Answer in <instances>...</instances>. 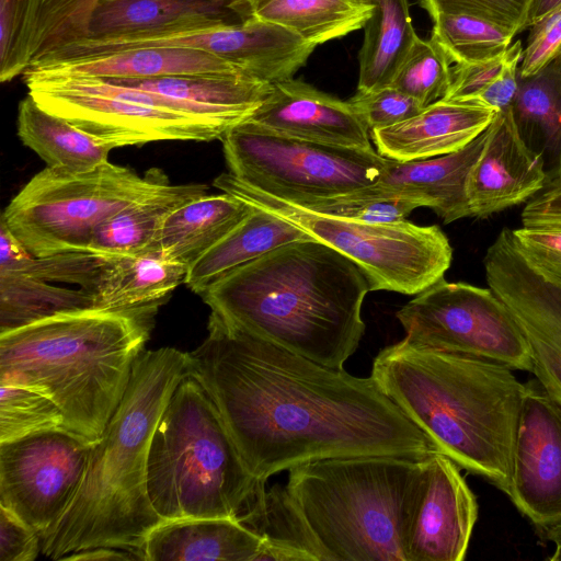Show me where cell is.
Segmentation results:
<instances>
[{
  "instance_id": "1",
  "label": "cell",
  "mask_w": 561,
  "mask_h": 561,
  "mask_svg": "<svg viewBox=\"0 0 561 561\" xmlns=\"http://www.w3.org/2000/svg\"><path fill=\"white\" fill-rule=\"evenodd\" d=\"M207 330L187 353V374L213 399L259 481L323 458L439 451L371 376L319 364L215 312Z\"/></svg>"
},
{
  "instance_id": "2",
  "label": "cell",
  "mask_w": 561,
  "mask_h": 561,
  "mask_svg": "<svg viewBox=\"0 0 561 561\" xmlns=\"http://www.w3.org/2000/svg\"><path fill=\"white\" fill-rule=\"evenodd\" d=\"M370 290L351 259L316 240L277 247L233 270L201 297L234 325L331 368H343L365 333Z\"/></svg>"
},
{
  "instance_id": "3",
  "label": "cell",
  "mask_w": 561,
  "mask_h": 561,
  "mask_svg": "<svg viewBox=\"0 0 561 561\" xmlns=\"http://www.w3.org/2000/svg\"><path fill=\"white\" fill-rule=\"evenodd\" d=\"M513 370L402 339L380 350L371 377L440 453L507 495L524 393Z\"/></svg>"
},
{
  "instance_id": "4",
  "label": "cell",
  "mask_w": 561,
  "mask_h": 561,
  "mask_svg": "<svg viewBox=\"0 0 561 561\" xmlns=\"http://www.w3.org/2000/svg\"><path fill=\"white\" fill-rule=\"evenodd\" d=\"M186 375L185 352L161 347L141 354L124 398L92 448L75 497L41 535L45 557L61 560L96 547L142 557L147 536L165 522L148 495L150 443L171 394Z\"/></svg>"
},
{
  "instance_id": "5",
  "label": "cell",
  "mask_w": 561,
  "mask_h": 561,
  "mask_svg": "<svg viewBox=\"0 0 561 561\" xmlns=\"http://www.w3.org/2000/svg\"><path fill=\"white\" fill-rule=\"evenodd\" d=\"M156 312L91 308L2 333L0 383L47 396L69 431L96 442L125 396Z\"/></svg>"
},
{
  "instance_id": "6",
  "label": "cell",
  "mask_w": 561,
  "mask_h": 561,
  "mask_svg": "<svg viewBox=\"0 0 561 561\" xmlns=\"http://www.w3.org/2000/svg\"><path fill=\"white\" fill-rule=\"evenodd\" d=\"M426 458L358 455L289 469L288 492L327 561H409Z\"/></svg>"
},
{
  "instance_id": "7",
  "label": "cell",
  "mask_w": 561,
  "mask_h": 561,
  "mask_svg": "<svg viewBox=\"0 0 561 561\" xmlns=\"http://www.w3.org/2000/svg\"><path fill=\"white\" fill-rule=\"evenodd\" d=\"M265 485L247 468L213 399L187 374L150 443L147 489L156 513L163 520L238 519Z\"/></svg>"
},
{
  "instance_id": "8",
  "label": "cell",
  "mask_w": 561,
  "mask_h": 561,
  "mask_svg": "<svg viewBox=\"0 0 561 561\" xmlns=\"http://www.w3.org/2000/svg\"><path fill=\"white\" fill-rule=\"evenodd\" d=\"M213 185L254 207L277 215L351 259L366 275L370 290L417 295L444 278L453 248L438 226H419L408 219L369 222L307 210L264 193L230 172Z\"/></svg>"
},
{
  "instance_id": "9",
  "label": "cell",
  "mask_w": 561,
  "mask_h": 561,
  "mask_svg": "<svg viewBox=\"0 0 561 561\" xmlns=\"http://www.w3.org/2000/svg\"><path fill=\"white\" fill-rule=\"evenodd\" d=\"M168 182L158 169L139 176L110 161L84 171L47 165L14 196L1 220L35 256L87 251L105 220Z\"/></svg>"
},
{
  "instance_id": "10",
  "label": "cell",
  "mask_w": 561,
  "mask_h": 561,
  "mask_svg": "<svg viewBox=\"0 0 561 561\" xmlns=\"http://www.w3.org/2000/svg\"><path fill=\"white\" fill-rule=\"evenodd\" d=\"M220 140L232 175L290 203L373 186L387 163L374 148L307 141L274 133L249 118L229 128Z\"/></svg>"
},
{
  "instance_id": "11",
  "label": "cell",
  "mask_w": 561,
  "mask_h": 561,
  "mask_svg": "<svg viewBox=\"0 0 561 561\" xmlns=\"http://www.w3.org/2000/svg\"><path fill=\"white\" fill-rule=\"evenodd\" d=\"M407 342L502 363L531 371L529 344L490 287L439 279L398 312Z\"/></svg>"
},
{
  "instance_id": "12",
  "label": "cell",
  "mask_w": 561,
  "mask_h": 561,
  "mask_svg": "<svg viewBox=\"0 0 561 561\" xmlns=\"http://www.w3.org/2000/svg\"><path fill=\"white\" fill-rule=\"evenodd\" d=\"M23 79L42 107L115 148L160 140L211 141L231 128L207 117L88 90L38 68H27Z\"/></svg>"
},
{
  "instance_id": "13",
  "label": "cell",
  "mask_w": 561,
  "mask_h": 561,
  "mask_svg": "<svg viewBox=\"0 0 561 561\" xmlns=\"http://www.w3.org/2000/svg\"><path fill=\"white\" fill-rule=\"evenodd\" d=\"M96 442L62 428L0 443V504L41 536L75 497Z\"/></svg>"
},
{
  "instance_id": "14",
  "label": "cell",
  "mask_w": 561,
  "mask_h": 561,
  "mask_svg": "<svg viewBox=\"0 0 561 561\" xmlns=\"http://www.w3.org/2000/svg\"><path fill=\"white\" fill-rule=\"evenodd\" d=\"M485 278L523 331L531 374L561 403V288L538 276L522 259L504 228L483 259Z\"/></svg>"
},
{
  "instance_id": "15",
  "label": "cell",
  "mask_w": 561,
  "mask_h": 561,
  "mask_svg": "<svg viewBox=\"0 0 561 561\" xmlns=\"http://www.w3.org/2000/svg\"><path fill=\"white\" fill-rule=\"evenodd\" d=\"M507 496L537 527L561 522V403L536 378L524 383Z\"/></svg>"
},
{
  "instance_id": "16",
  "label": "cell",
  "mask_w": 561,
  "mask_h": 561,
  "mask_svg": "<svg viewBox=\"0 0 561 561\" xmlns=\"http://www.w3.org/2000/svg\"><path fill=\"white\" fill-rule=\"evenodd\" d=\"M543 157L524 139L513 106L497 111L467 178L471 217L488 218L527 203L547 184Z\"/></svg>"
},
{
  "instance_id": "17",
  "label": "cell",
  "mask_w": 561,
  "mask_h": 561,
  "mask_svg": "<svg viewBox=\"0 0 561 561\" xmlns=\"http://www.w3.org/2000/svg\"><path fill=\"white\" fill-rule=\"evenodd\" d=\"M448 456L426 457L425 477L409 533V561H462L478 519L477 497Z\"/></svg>"
},
{
  "instance_id": "18",
  "label": "cell",
  "mask_w": 561,
  "mask_h": 561,
  "mask_svg": "<svg viewBox=\"0 0 561 561\" xmlns=\"http://www.w3.org/2000/svg\"><path fill=\"white\" fill-rule=\"evenodd\" d=\"M251 1L99 0L79 39L118 43L237 25L253 18Z\"/></svg>"
},
{
  "instance_id": "19",
  "label": "cell",
  "mask_w": 561,
  "mask_h": 561,
  "mask_svg": "<svg viewBox=\"0 0 561 561\" xmlns=\"http://www.w3.org/2000/svg\"><path fill=\"white\" fill-rule=\"evenodd\" d=\"M164 45L207 51L271 84L294 78L314 49L287 28L254 16L237 25L172 34Z\"/></svg>"
},
{
  "instance_id": "20",
  "label": "cell",
  "mask_w": 561,
  "mask_h": 561,
  "mask_svg": "<svg viewBox=\"0 0 561 561\" xmlns=\"http://www.w3.org/2000/svg\"><path fill=\"white\" fill-rule=\"evenodd\" d=\"M289 137L347 148L370 149V133L348 101L294 78L272 84L249 118Z\"/></svg>"
},
{
  "instance_id": "21",
  "label": "cell",
  "mask_w": 561,
  "mask_h": 561,
  "mask_svg": "<svg viewBox=\"0 0 561 561\" xmlns=\"http://www.w3.org/2000/svg\"><path fill=\"white\" fill-rule=\"evenodd\" d=\"M496 113L477 100L443 99L399 124L373 130L370 139L387 159H430L465 148L488 128Z\"/></svg>"
},
{
  "instance_id": "22",
  "label": "cell",
  "mask_w": 561,
  "mask_h": 561,
  "mask_svg": "<svg viewBox=\"0 0 561 561\" xmlns=\"http://www.w3.org/2000/svg\"><path fill=\"white\" fill-rule=\"evenodd\" d=\"M484 131L453 153L404 162L387 159L377 184L354 193L370 198L401 197L419 202L435 211L444 224L471 217L467 178L483 147Z\"/></svg>"
},
{
  "instance_id": "23",
  "label": "cell",
  "mask_w": 561,
  "mask_h": 561,
  "mask_svg": "<svg viewBox=\"0 0 561 561\" xmlns=\"http://www.w3.org/2000/svg\"><path fill=\"white\" fill-rule=\"evenodd\" d=\"M263 539L236 518L165 520L147 536L144 561H257Z\"/></svg>"
},
{
  "instance_id": "24",
  "label": "cell",
  "mask_w": 561,
  "mask_h": 561,
  "mask_svg": "<svg viewBox=\"0 0 561 561\" xmlns=\"http://www.w3.org/2000/svg\"><path fill=\"white\" fill-rule=\"evenodd\" d=\"M188 267L159 251L105 257L85 290L93 308L111 311L158 310L185 283Z\"/></svg>"
},
{
  "instance_id": "25",
  "label": "cell",
  "mask_w": 561,
  "mask_h": 561,
  "mask_svg": "<svg viewBox=\"0 0 561 561\" xmlns=\"http://www.w3.org/2000/svg\"><path fill=\"white\" fill-rule=\"evenodd\" d=\"M54 72L102 79H146L188 75H243L207 51L183 47H142L36 66Z\"/></svg>"
},
{
  "instance_id": "26",
  "label": "cell",
  "mask_w": 561,
  "mask_h": 561,
  "mask_svg": "<svg viewBox=\"0 0 561 561\" xmlns=\"http://www.w3.org/2000/svg\"><path fill=\"white\" fill-rule=\"evenodd\" d=\"M197 183L169 182L130 203L105 220L94 232L88 252L112 257L156 251L163 224L180 206L206 194Z\"/></svg>"
},
{
  "instance_id": "27",
  "label": "cell",
  "mask_w": 561,
  "mask_h": 561,
  "mask_svg": "<svg viewBox=\"0 0 561 561\" xmlns=\"http://www.w3.org/2000/svg\"><path fill=\"white\" fill-rule=\"evenodd\" d=\"M252 210V205L225 192L199 196L168 217L156 251L190 268Z\"/></svg>"
},
{
  "instance_id": "28",
  "label": "cell",
  "mask_w": 561,
  "mask_h": 561,
  "mask_svg": "<svg viewBox=\"0 0 561 561\" xmlns=\"http://www.w3.org/2000/svg\"><path fill=\"white\" fill-rule=\"evenodd\" d=\"M104 80L203 106L231 126L250 118L272 90L271 83L245 75H188Z\"/></svg>"
},
{
  "instance_id": "29",
  "label": "cell",
  "mask_w": 561,
  "mask_h": 561,
  "mask_svg": "<svg viewBox=\"0 0 561 561\" xmlns=\"http://www.w3.org/2000/svg\"><path fill=\"white\" fill-rule=\"evenodd\" d=\"M312 239L288 220L253 206V210L187 271L186 286L197 295L233 270L283 244Z\"/></svg>"
},
{
  "instance_id": "30",
  "label": "cell",
  "mask_w": 561,
  "mask_h": 561,
  "mask_svg": "<svg viewBox=\"0 0 561 561\" xmlns=\"http://www.w3.org/2000/svg\"><path fill=\"white\" fill-rule=\"evenodd\" d=\"M238 520L263 539L257 561H327L286 485L262 489Z\"/></svg>"
},
{
  "instance_id": "31",
  "label": "cell",
  "mask_w": 561,
  "mask_h": 561,
  "mask_svg": "<svg viewBox=\"0 0 561 561\" xmlns=\"http://www.w3.org/2000/svg\"><path fill=\"white\" fill-rule=\"evenodd\" d=\"M18 135L48 167L75 171L108 162L115 147L42 107L30 94L19 104Z\"/></svg>"
},
{
  "instance_id": "32",
  "label": "cell",
  "mask_w": 561,
  "mask_h": 561,
  "mask_svg": "<svg viewBox=\"0 0 561 561\" xmlns=\"http://www.w3.org/2000/svg\"><path fill=\"white\" fill-rule=\"evenodd\" d=\"M371 15L364 25V41L358 54L357 91L390 85L417 35L408 0H364Z\"/></svg>"
},
{
  "instance_id": "33",
  "label": "cell",
  "mask_w": 561,
  "mask_h": 561,
  "mask_svg": "<svg viewBox=\"0 0 561 561\" xmlns=\"http://www.w3.org/2000/svg\"><path fill=\"white\" fill-rule=\"evenodd\" d=\"M253 16L287 28L313 45L364 27L371 5L364 0H252Z\"/></svg>"
},
{
  "instance_id": "34",
  "label": "cell",
  "mask_w": 561,
  "mask_h": 561,
  "mask_svg": "<svg viewBox=\"0 0 561 561\" xmlns=\"http://www.w3.org/2000/svg\"><path fill=\"white\" fill-rule=\"evenodd\" d=\"M93 308L82 288L53 285L20 272L0 271V334L66 312Z\"/></svg>"
},
{
  "instance_id": "35",
  "label": "cell",
  "mask_w": 561,
  "mask_h": 561,
  "mask_svg": "<svg viewBox=\"0 0 561 561\" xmlns=\"http://www.w3.org/2000/svg\"><path fill=\"white\" fill-rule=\"evenodd\" d=\"M513 111L522 136L561 158V56L519 78Z\"/></svg>"
},
{
  "instance_id": "36",
  "label": "cell",
  "mask_w": 561,
  "mask_h": 561,
  "mask_svg": "<svg viewBox=\"0 0 561 561\" xmlns=\"http://www.w3.org/2000/svg\"><path fill=\"white\" fill-rule=\"evenodd\" d=\"M431 37L456 64L488 61L505 54L515 33L492 22L461 14H438Z\"/></svg>"
},
{
  "instance_id": "37",
  "label": "cell",
  "mask_w": 561,
  "mask_h": 561,
  "mask_svg": "<svg viewBox=\"0 0 561 561\" xmlns=\"http://www.w3.org/2000/svg\"><path fill=\"white\" fill-rule=\"evenodd\" d=\"M450 58L430 37H417L390 85L412 96L424 108L448 94L453 80Z\"/></svg>"
},
{
  "instance_id": "38",
  "label": "cell",
  "mask_w": 561,
  "mask_h": 561,
  "mask_svg": "<svg viewBox=\"0 0 561 561\" xmlns=\"http://www.w3.org/2000/svg\"><path fill=\"white\" fill-rule=\"evenodd\" d=\"M62 428H67L65 416L50 398L27 387L0 383V443Z\"/></svg>"
},
{
  "instance_id": "39",
  "label": "cell",
  "mask_w": 561,
  "mask_h": 561,
  "mask_svg": "<svg viewBox=\"0 0 561 561\" xmlns=\"http://www.w3.org/2000/svg\"><path fill=\"white\" fill-rule=\"evenodd\" d=\"M42 1L0 0L1 82L13 80L30 67Z\"/></svg>"
},
{
  "instance_id": "40",
  "label": "cell",
  "mask_w": 561,
  "mask_h": 561,
  "mask_svg": "<svg viewBox=\"0 0 561 561\" xmlns=\"http://www.w3.org/2000/svg\"><path fill=\"white\" fill-rule=\"evenodd\" d=\"M99 0H43L38 12L31 65L82 37Z\"/></svg>"
},
{
  "instance_id": "41",
  "label": "cell",
  "mask_w": 561,
  "mask_h": 561,
  "mask_svg": "<svg viewBox=\"0 0 561 561\" xmlns=\"http://www.w3.org/2000/svg\"><path fill=\"white\" fill-rule=\"evenodd\" d=\"M293 204L322 215L369 222L402 221L405 220L414 209L422 207L419 202L408 198H370L357 195L354 192L334 197L314 198Z\"/></svg>"
},
{
  "instance_id": "42",
  "label": "cell",
  "mask_w": 561,
  "mask_h": 561,
  "mask_svg": "<svg viewBox=\"0 0 561 561\" xmlns=\"http://www.w3.org/2000/svg\"><path fill=\"white\" fill-rule=\"evenodd\" d=\"M533 0H419L433 19L438 14H461L482 19L518 34L526 30Z\"/></svg>"
},
{
  "instance_id": "43",
  "label": "cell",
  "mask_w": 561,
  "mask_h": 561,
  "mask_svg": "<svg viewBox=\"0 0 561 561\" xmlns=\"http://www.w3.org/2000/svg\"><path fill=\"white\" fill-rule=\"evenodd\" d=\"M348 102L369 133L399 124L423 108L416 100L392 85L357 91Z\"/></svg>"
},
{
  "instance_id": "44",
  "label": "cell",
  "mask_w": 561,
  "mask_h": 561,
  "mask_svg": "<svg viewBox=\"0 0 561 561\" xmlns=\"http://www.w3.org/2000/svg\"><path fill=\"white\" fill-rule=\"evenodd\" d=\"M515 249L538 276L561 288V230L511 229Z\"/></svg>"
},
{
  "instance_id": "45",
  "label": "cell",
  "mask_w": 561,
  "mask_h": 561,
  "mask_svg": "<svg viewBox=\"0 0 561 561\" xmlns=\"http://www.w3.org/2000/svg\"><path fill=\"white\" fill-rule=\"evenodd\" d=\"M559 56H561V3L530 26L519 65V78L535 75Z\"/></svg>"
},
{
  "instance_id": "46",
  "label": "cell",
  "mask_w": 561,
  "mask_h": 561,
  "mask_svg": "<svg viewBox=\"0 0 561 561\" xmlns=\"http://www.w3.org/2000/svg\"><path fill=\"white\" fill-rule=\"evenodd\" d=\"M41 552V536L0 504V561H33Z\"/></svg>"
},
{
  "instance_id": "47",
  "label": "cell",
  "mask_w": 561,
  "mask_h": 561,
  "mask_svg": "<svg viewBox=\"0 0 561 561\" xmlns=\"http://www.w3.org/2000/svg\"><path fill=\"white\" fill-rule=\"evenodd\" d=\"M523 51L522 41L512 44L505 53L502 69L496 78L472 100L480 101L497 111L513 106L518 90Z\"/></svg>"
},
{
  "instance_id": "48",
  "label": "cell",
  "mask_w": 561,
  "mask_h": 561,
  "mask_svg": "<svg viewBox=\"0 0 561 561\" xmlns=\"http://www.w3.org/2000/svg\"><path fill=\"white\" fill-rule=\"evenodd\" d=\"M506 53V51H505ZM505 54L488 61L456 64L453 80L445 99L472 100L499 75Z\"/></svg>"
},
{
  "instance_id": "49",
  "label": "cell",
  "mask_w": 561,
  "mask_h": 561,
  "mask_svg": "<svg viewBox=\"0 0 561 561\" xmlns=\"http://www.w3.org/2000/svg\"><path fill=\"white\" fill-rule=\"evenodd\" d=\"M520 220L528 228L561 230V182L557 178L526 203Z\"/></svg>"
},
{
  "instance_id": "50",
  "label": "cell",
  "mask_w": 561,
  "mask_h": 561,
  "mask_svg": "<svg viewBox=\"0 0 561 561\" xmlns=\"http://www.w3.org/2000/svg\"><path fill=\"white\" fill-rule=\"evenodd\" d=\"M61 560L72 561H116V560H142V557L136 552L125 549L111 548V547H96L91 549L81 550L69 556L64 557Z\"/></svg>"
},
{
  "instance_id": "51",
  "label": "cell",
  "mask_w": 561,
  "mask_h": 561,
  "mask_svg": "<svg viewBox=\"0 0 561 561\" xmlns=\"http://www.w3.org/2000/svg\"><path fill=\"white\" fill-rule=\"evenodd\" d=\"M560 3L561 0H533L528 11L526 28L534 25Z\"/></svg>"
},
{
  "instance_id": "52",
  "label": "cell",
  "mask_w": 561,
  "mask_h": 561,
  "mask_svg": "<svg viewBox=\"0 0 561 561\" xmlns=\"http://www.w3.org/2000/svg\"><path fill=\"white\" fill-rule=\"evenodd\" d=\"M546 538L554 545V551L548 559L561 561V522L545 529Z\"/></svg>"
},
{
  "instance_id": "53",
  "label": "cell",
  "mask_w": 561,
  "mask_h": 561,
  "mask_svg": "<svg viewBox=\"0 0 561 561\" xmlns=\"http://www.w3.org/2000/svg\"><path fill=\"white\" fill-rule=\"evenodd\" d=\"M557 179L561 182V168H560V172H559V175L557 176Z\"/></svg>"
}]
</instances>
